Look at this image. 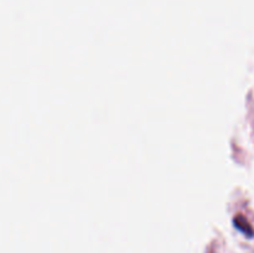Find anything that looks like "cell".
Returning <instances> with one entry per match:
<instances>
[{"label":"cell","mask_w":254,"mask_h":253,"mask_svg":"<svg viewBox=\"0 0 254 253\" xmlns=\"http://www.w3.org/2000/svg\"><path fill=\"white\" fill-rule=\"evenodd\" d=\"M233 225L237 230H240L241 232L245 233L247 237H253L254 236V230L251 226V223L248 222V220L246 217H243L242 215H237L233 220Z\"/></svg>","instance_id":"obj_1"}]
</instances>
